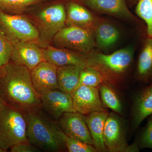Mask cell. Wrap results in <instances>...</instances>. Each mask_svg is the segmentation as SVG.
I'll return each mask as SVG.
<instances>
[{
  "label": "cell",
  "mask_w": 152,
  "mask_h": 152,
  "mask_svg": "<svg viewBox=\"0 0 152 152\" xmlns=\"http://www.w3.org/2000/svg\"><path fill=\"white\" fill-rule=\"evenodd\" d=\"M0 97L7 105L24 113L42 109L41 95L34 86L31 71L11 61L2 67Z\"/></svg>",
  "instance_id": "1"
},
{
  "label": "cell",
  "mask_w": 152,
  "mask_h": 152,
  "mask_svg": "<svg viewBox=\"0 0 152 152\" xmlns=\"http://www.w3.org/2000/svg\"><path fill=\"white\" fill-rule=\"evenodd\" d=\"M134 50L127 47L105 54L94 50L88 55V67L94 68L103 76L106 83L118 88L124 81L134 58Z\"/></svg>",
  "instance_id": "2"
},
{
  "label": "cell",
  "mask_w": 152,
  "mask_h": 152,
  "mask_svg": "<svg viewBox=\"0 0 152 152\" xmlns=\"http://www.w3.org/2000/svg\"><path fill=\"white\" fill-rule=\"evenodd\" d=\"M42 110L24 113L27 123L28 141L45 151L60 152L67 150L57 132V122Z\"/></svg>",
  "instance_id": "3"
},
{
  "label": "cell",
  "mask_w": 152,
  "mask_h": 152,
  "mask_svg": "<svg viewBox=\"0 0 152 152\" xmlns=\"http://www.w3.org/2000/svg\"><path fill=\"white\" fill-rule=\"evenodd\" d=\"M64 1L59 0L45 4L29 17L39 31L38 44L42 48L49 45L55 35L65 27L66 12Z\"/></svg>",
  "instance_id": "4"
},
{
  "label": "cell",
  "mask_w": 152,
  "mask_h": 152,
  "mask_svg": "<svg viewBox=\"0 0 152 152\" xmlns=\"http://www.w3.org/2000/svg\"><path fill=\"white\" fill-rule=\"evenodd\" d=\"M24 113L5 105L0 112V147L5 152L13 146L28 141Z\"/></svg>",
  "instance_id": "5"
},
{
  "label": "cell",
  "mask_w": 152,
  "mask_h": 152,
  "mask_svg": "<svg viewBox=\"0 0 152 152\" xmlns=\"http://www.w3.org/2000/svg\"><path fill=\"white\" fill-rule=\"evenodd\" d=\"M23 15H10L0 10V29L13 45L23 42L39 43L37 28L29 18Z\"/></svg>",
  "instance_id": "6"
},
{
  "label": "cell",
  "mask_w": 152,
  "mask_h": 152,
  "mask_svg": "<svg viewBox=\"0 0 152 152\" xmlns=\"http://www.w3.org/2000/svg\"><path fill=\"white\" fill-rule=\"evenodd\" d=\"M53 42L57 48L88 53L94 50L96 42L94 32L75 26L65 27L55 35Z\"/></svg>",
  "instance_id": "7"
},
{
  "label": "cell",
  "mask_w": 152,
  "mask_h": 152,
  "mask_svg": "<svg viewBox=\"0 0 152 152\" xmlns=\"http://www.w3.org/2000/svg\"><path fill=\"white\" fill-rule=\"evenodd\" d=\"M124 123L115 112L109 113L104 129V139L107 151L139 152L138 145H128L126 139Z\"/></svg>",
  "instance_id": "8"
},
{
  "label": "cell",
  "mask_w": 152,
  "mask_h": 152,
  "mask_svg": "<svg viewBox=\"0 0 152 152\" xmlns=\"http://www.w3.org/2000/svg\"><path fill=\"white\" fill-rule=\"evenodd\" d=\"M42 109L53 119L58 121L63 114L77 112L72 96L58 89L51 90L41 95Z\"/></svg>",
  "instance_id": "9"
},
{
  "label": "cell",
  "mask_w": 152,
  "mask_h": 152,
  "mask_svg": "<svg viewBox=\"0 0 152 152\" xmlns=\"http://www.w3.org/2000/svg\"><path fill=\"white\" fill-rule=\"evenodd\" d=\"M72 99L76 112L83 115L108 111L101 101L99 87L80 86L72 95Z\"/></svg>",
  "instance_id": "10"
},
{
  "label": "cell",
  "mask_w": 152,
  "mask_h": 152,
  "mask_svg": "<svg viewBox=\"0 0 152 152\" xmlns=\"http://www.w3.org/2000/svg\"><path fill=\"white\" fill-rule=\"evenodd\" d=\"M57 122L67 135L94 146L84 115L78 112L66 113Z\"/></svg>",
  "instance_id": "11"
},
{
  "label": "cell",
  "mask_w": 152,
  "mask_h": 152,
  "mask_svg": "<svg viewBox=\"0 0 152 152\" xmlns=\"http://www.w3.org/2000/svg\"><path fill=\"white\" fill-rule=\"evenodd\" d=\"M44 60L42 48L34 42H23L14 45L11 61L31 71Z\"/></svg>",
  "instance_id": "12"
},
{
  "label": "cell",
  "mask_w": 152,
  "mask_h": 152,
  "mask_svg": "<svg viewBox=\"0 0 152 152\" xmlns=\"http://www.w3.org/2000/svg\"><path fill=\"white\" fill-rule=\"evenodd\" d=\"M44 60L58 67L74 65L82 69L88 67L87 54L48 45L42 48Z\"/></svg>",
  "instance_id": "13"
},
{
  "label": "cell",
  "mask_w": 152,
  "mask_h": 152,
  "mask_svg": "<svg viewBox=\"0 0 152 152\" xmlns=\"http://www.w3.org/2000/svg\"><path fill=\"white\" fill-rule=\"evenodd\" d=\"M58 67L44 61L31 71L34 86L39 94L51 90L58 89Z\"/></svg>",
  "instance_id": "14"
},
{
  "label": "cell",
  "mask_w": 152,
  "mask_h": 152,
  "mask_svg": "<svg viewBox=\"0 0 152 152\" xmlns=\"http://www.w3.org/2000/svg\"><path fill=\"white\" fill-rule=\"evenodd\" d=\"M80 2L99 13L106 14L125 20L136 21L126 0H79Z\"/></svg>",
  "instance_id": "15"
},
{
  "label": "cell",
  "mask_w": 152,
  "mask_h": 152,
  "mask_svg": "<svg viewBox=\"0 0 152 152\" xmlns=\"http://www.w3.org/2000/svg\"><path fill=\"white\" fill-rule=\"evenodd\" d=\"M66 25L93 31L96 18L80 2L69 0L66 4Z\"/></svg>",
  "instance_id": "16"
},
{
  "label": "cell",
  "mask_w": 152,
  "mask_h": 152,
  "mask_svg": "<svg viewBox=\"0 0 152 152\" xmlns=\"http://www.w3.org/2000/svg\"><path fill=\"white\" fill-rule=\"evenodd\" d=\"M109 114L108 111H106L84 115L94 146L97 152H107L104 142V133L105 123Z\"/></svg>",
  "instance_id": "17"
},
{
  "label": "cell",
  "mask_w": 152,
  "mask_h": 152,
  "mask_svg": "<svg viewBox=\"0 0 152 152\" xmlns=\"http://www.w3.org/2000/svg\"><path fill=\"white\" fill-rule=\"evenodd\" d=\"M93 32L96 46L103 50L113 46L119 38V32L117 28L102 19H96Z\"/></svg>",
  "instance_id": "18"
},
{
  "label": "cell",
  "mask_w": 152,
  "mask_h": 152,
  "mask_svg": "<svg viewBox=\"0 0 152 152\" xmlns=\"http://www.w3.org/2000/svg\"><path fill=\"white\" fill-rule=\"evenodd\" d=\"M134 127H138L146 118L152 115V83L136 97L133 109Z\"/></svg>",
  "instance_id": "19"
},
{
  "label": "cell",
  "mask_w": 152,
  "mask_h": 152,
  "mask_svg": "<svg viewBox=\"0 0 152 152\" xmlns=\"http://www.w3.org/2000/svg\"><path fill=\"white\" fill-rule=\"evenodd\" d=\"M80 67L74 65H68L58 67V86L59 90L72 96L77 86Z\"/></svg>",
  "instance_id": "20"
},
{
  "label": "cell",
  "mask_w": 152,
  "mask_h": 152,
  "mask_svg": "<svg viewBox=\"0 0 152 152\" xmlns=\"http://www.w3.org/2000/svg\"><path fill=\"white\" fill-rule=\"evenodd\" d=\"M136 77L140 81L148 83L152 80V38L145 41L137 64Z\"/></svg>",
  "instance_id": "21"
},
{
  "label": "cell",
  "mask_w": 152,
  "mask_h": 152,
  "mask_svg": "<svg viewBox=\"0 0 152 152\" xmlns=\"http://www.w3.org/2000/svg\"><path fill=\"white\" fill-rule=\"evenodd\" d=\"M100 96L103 105L117 114H121L123 105L121 100L115 87L107 83H103L99 87Z\"/></svg>",
  "instance_id": "22"
},
{
  "label": "cell",
  "mask_w": 152,
  "mask_h": 152,
  "mask_svg": "<svg viewBox=\"0 0 152 152\" xmlns=\"http://www.w3.org/2000/svg\"><path fill=\"white\" fill-rule=\"evenodd\" d=\"M46 0H0V10L10 15L23 14L31 7Z\"/></svg>",
  "instance_id": "23"
},
{
  "label": "cell",
  "mask_w": 152,
  "mask_h": 152,
  "mask_svg": "<svg viewBox=\"0 0 152 152\" xmlns=\"http://www.w3.org/2000/svg\"><path fill=\"white\" fill-rule=\"evenodd\" d=\"M57 132L60 139L65 145L68 152H97L94 146L67 135L61 129L58 124L57 126Z\"/></svg>",
  "instance_id": "24"
},
{
  "label": "cell",
  "mask_w": 152,
  "mask_h": 152,
  "mask_svg": "<svg viewBox=\"0 0 152 152\" xmlns=\"http://www.w3.org/2000/svg\"><path fill=\"white\" fill-rule=\"evenodd\" d=\"M104 83H106L104 78L99 72L94 68L87 67L81 70L77 88L82 86L99 87Z\"/></svg>",
  "instance_id": "25"
},
{
  "label": "cell",
  "mask_w": 152,
  "mask_h": 152,
  "mask_svg": "<svg viewBox=\"0 0 152 152\" xmlns=\"http://www.w3.org/2000/svg\"><path fill=\"white\" fill-rule=\"evenodd\" d=\"M136 4V14L145 22L148 37L152 38V0H140Z\"/></svg>",
  "instance_id": "26"
},
{
  "label": "cell",
  "mask_w": 152,
  "mask_h": 152,
  "mask_svg": "<svg viewBox=\"0 0 152 152\" xmlns=\"http://www.w3.org/2000/svg\"><path fill=\"white\" fill-rule=\"evenodd\" d=\"M13 49V44L0 29V67L10 61Z\"/></svg>",
  "instance_id": "27"
},
{
  "label": "cell",
  "mask_w": 152,
  "mask_h": 152,
  "mask_svg": "<svg viewBox=\"0 0 152 152\" xmlns=\"http://www.w3.org/2000/svg\"><path fill=\"white\" fill-rule=\"evenodd\" d=\"M140 145L142 148L152 149V118L149 120L140 137Z\"/></svg>",
  "instance_id": "28"
},
{
  "label": "cell",
  "mask_w": 152,
  "mask_h": 152,
  "mask_svg": "<svg viewBox=\"0 0 152 152\" xmlns=\"http://www.w3.org/2000/svg\"><path fill=\"white\" fill-rule=\"evenodd\" d=\"M11 152H38L41 150L30 143L28 141L23 142L16 144L10 149Z\"/></svg>",
  "instance_id": "29"
},
{
  "label": "cell",
  "mask_w": 152,
  "mask_h": 152,
  "mask_svg": "<svg viewBox=\"0 0 152 152\" xmlns=\"http://www.w3.org/2000/svg\"><path fill=\"white\" fill-rule=\"evenodd\" d=\"M5 105L6 104L4 102L1 98L0 97V112L1 111L4 107L5 106Z\"/></svg>",
  "instance_id": "30"
},
{
  "label": "cell",
  "mask_w": 152,
  "mask_h": 152,
  "mask_svg": "<svg viewBox=\"0 0 152 152\" xmlns=\"http://www.w3.org/2000/svg\"><path fill=\"white\" fill-rule=\"evenodd\" d=\"M139 1H140V0H128L130 5H131V6H133L134 5L136 4Z\"/></svg>",
  "instance_id": "31"
},
{
  "label": "cell",
  "mask_w": 152,
  "mask_h": 152,
  "mask_svg": "<svg viewBox=\"0 0 152 152\" xmlns=\"http://www.w3.org/2000/svg\"><path fill=\"white\" fill-rule=\"evenodd\" d=\"M2 72V67H0V77L1 75Z\"/></svg>",
  "instance_id": "32"
},
{
  "label": "cell",
  "mask_w": 152,
  "mask_h": 152,
  "mask_svg": "<svg viewBox=\"0 0 152 152\" xmlns=\"http://www.w3.org/2000/svg\"><path fill=\"white\" fill-rule=\"evenodd\" d=\"M4 151V150L3 149H2L0 147V152H5Z\"/></svg>",
  "instance_id": "33"
},
{
  "label": "cell",
  "mask_w": 152,
  "mask_h": 152,
  "mask_svg": "<svg viewBox=\"0 0 152 152\" xmlns=\"http://www.w3.org/2000/svg\"><path fill=\"white\" fill-rule=\"evenodd\" d=\"M61 1H69V0H61Z\"/></svg>",
  "instance_id": "34"
}]
</instances>
